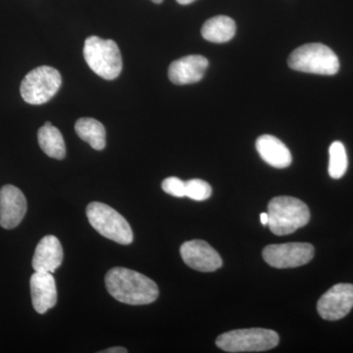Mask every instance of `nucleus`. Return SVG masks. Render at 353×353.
I'll use <instances>...</instances> for the list:
<instances>
[{"instance_id":"obj_10","label":"nucleus","mask_w":353,"mask_h":353,"mask_svg":"<svg viewBox=\"0 0 353 353\" xmlns=\"http://www.w3.org/2000/svg\"><path fill=\"white\" fill-rule=\"evenodd\" d=\"M181 256L188 266L199 272H214L222 267L219 253L206 241L192 240L183 243Z\"/></svg>"},{"instance_id":"obj_3","label":"nucleus","mask_w":353,"mask_h":353,"mask_svg":"<svg viewBox=\"0 0 353 353\" xmlns=\"http://www.w3.org/2000/svg\"><path fill=\"white\" fill-rule=\"evenodd\" d=\"M83 57L90 68L105 80H114L122 72V55L112 39L90 37L85 41Z\"/></svg>"},{"instance_id":"obj_14","label":"nucleus","mask_w":353,"mask_h":353,"mask_svg":"<svg viewBox=\"0 0 353 353\" xmlns=\"http://www.w3.org/2000/svg\"><path fill=\"white\" fill-rule=\"evenodd\" d=\"M63 261V248L54 236H46L38 243L32 257V268L36 272L53 273Z\"/></svg>"},{"instance_id":"obj_12","label":"nucleus","mask_w":353,"mask_h":353,"mask_svg":"<svg viewBox=\"0 0 353 353\" xmlns=\"http://www.w3.org/2000/svg\"><path fill=\"white\" fill-rule=\"evenodd\" d=\"M32 306L39 314H44L57 303L54 278L50 272H34L30 280Z\"/></svg>"},{"instance_id":"obj_25","label":"nucleus","mask_w":353,"mask_h":353,"mask_svg":"<svg viewBox=\"0 0 353 353\" xmlns=\"http://www.w3.org/2000/svg\"><path fill=\"white\" fill-rule=\"evenodd\" d=\"M152 1L154 2V3H161L162 1H163V0H152Z\"/></svg>"},{"instance_id":"obj_22","label":"nucleus","mask_w":353,"mask_h":353,"mask_svg":"<svg viewBox=\"0 0 353 353\" xmlns=\"http://www.w3.org/2000/svg\"><path fill=\"white\" fill-rule=\"evenodd\" d=\"M102 353H127L128 350L125 347H110L106 350H102V352H99Z\"/></svg>"},{"instance_id":"obj_4","label":"nucleus","mask_w":353,"mask_h":353,"mask_svg":"<svg viewBox=\"0 0 353 353\" xmlns=\"http://www.w3.org/2000/svg\"><path fill=\"white\" fill-rule=\"evenodd\" d=\"M290 68L304 73L332 76L340 70V61L331 48L322 43H307L292 51Z\"/></svg>"},{"instance_id":"obj_9","label":"nucleus","mask_w":353,"mask_h":353,"mask_svg":"<svg viewBox=\"0 0 353 353\" xmlns=\"http://www.w3.org/2000/svg\"><path fill=\"white\" fill-rule=\"evenodd\" d=\"M353 307V285L338 284L325 292L317 303L323 319L336 321L345 317Z\"/></svg>"},{"instance_id":"obj_15","label":"nucleus","mask_w":353,"mask_h":353,"mask_svg":"<svg viewBox=\"0 0 353 353\" xmlns=\"http://www.w3.org/2000/svg\"><path fill=\"white\" fill-rule=\"evenodd\" d=\"M256 150L260 157L274 168L284 169L292 164V153L289 148L271 134H263L257 139Z\"/></svg>"},{"instance_id":"obj_23","label":"nucleus","mask_w":353,"mask_h":353,"mask_svg":"<svg viewBox=\"0 0 353 353\" xmlns=\"http://www.w3.org/2000/svg\"><path fill=\"white\" fill-rule=\"evenodd\" d=\"M260 221H261L262 225H264V226H266V225H268V222H269L268 213H261V215H260Z\"/></svg>"},{"instance_id":"obj_20","label":"nucleus","mask_w":353,"mask_h":353,"mask_svg":"<svg viewBox=\"0 0 353 353\" xmlns=\"http://www.w3.org/2000/svg\"><path fill=\"white\" fill-rule=\"evenodd\" d=\"M212 194V188L205 181L192 179L185 182V196L192 201H206Z\"/></svg>"},{"instance_id":"obj_24","label":"nucleus","mask_w":353,"mask_h":353,"mask_svg":"<svg viewBox=\"0 0 353 353\" xmlns=\"http://www.w3.org/2000/svg\"><path fill=\"white\" fill-rule=\"evenodd\" d=\"M176 1L182 4V6H187V4L192 3V2L196 1V0H176Z\"/></svg>"},{"instance_id":"obj_8","label":"nucleus","mask_w":353,"mask_h":353,"mask_svg":"<svg viewBox=\"0 0 353 353\" xmlns=\"http://www.w3.org/2000/svg\"><path fill=\"white\" fill-rule=\"evenodd\" d=\"M263 259L274 268H296L307 264L314 256V248L307 243L271 245L264 248Z\"/></svg>"},{"instance_id":"obj_19","label":"nucleus","mask_w":353,"mask_h":353,"mask_svg":"<svg viewBox=\"0 0 353 353\" xmlns=\"http://www.w3.org/2000/svg\"><path fill=\"white\" fill-rule=\"evenodd\" d=\"M329 175L333 179H341L347 170V150L341 141H334L329 148Z\"/></svg>"},{"instance_id":"obj_16","label":"nucleus","mask_w":353,"mask_h":353,"mask_svg":"<svg viewBox=\"0 0 353 353\" xmlns=\"http://www.w3.org/2000/svg\"><path fill=\"white\" fill-rule=\"evenodd\" d=\"M236 23L228 16H215L202 26L203 39L211 43H223L231 41L236 34Z\"/></svg>"},{"instance_id":"obj_11","label":"nucleus","mask_w":353,"mask_h":353,"mask_svg":"<svg viewBox=\"0 0 353 353\" xmlns=\"http://www.w3.org/2000/svg\"><path fill=\"white\" fill-rule=\"evenodd\" d=\"M27 199L18 188L6 185L0 190V226L12 230L24 219Z\"/></svg>"},{"instance_id":"obj_2","label":"nucleus","mask_w":353,"mask_h":353,"mask_svg":"<svg viewBox=\"0 0 353 353\" xmlns=\"http://www.w3.org/2000/svg\"><path fill=\"white\" fill-rule=\"evenodd\" d=\"M270 231L276 236L294 233L308 224L310 211L301 199L292 196H277L268 204Z\"/></svg>"},{"instance_id":"obj_21","label":"nucleus","mask_w":353,"mask_h":353,"mask_svg":"<svg viewBox=\"0 0 353 353\" xmlns=\"http://www.w3.org/2000/svg\"><path fill=\"white\" fill-rule=\"evenodd\" d=\"M162 190L172 196L183 197L185 196V182L176 176H169L162 182Z\"/></svg>"},{"instance_id":"obj_7","label":"nucleus","mask_w":353,"mask_h":353,"mask_svg":"<svg viewBox=\"0 0 353 353\" xmlns=\"http://www.w3.org/2000/svg\"><path fill=\"white\" fill-rule=\"evenodd\" d=\"M62 85L59 72L53 67L41 66L32 70L21 83L23 99L32 105H41L50 101Z\"/></svg>"},{"instance_id":"obj_17","label":"nucleus","mask_w":353,"mask_h":353,"mask_svg":"<svg viewBox=\"0 0 353 353\" xmlns=\"http://www.w3.org/2000/svg\"><path fill=\"white\" fill-rule=\"evenodd\" d=\"M77 134L95 150H104L106 145L105 128L94 118H81L76 122Z\"/></svg>"},{"instance_id":"obj_5","label":"nucleus","mask_w":353,"mask_h":353,"mask_svg":"<svg viewBox=\"0 0 353 353\" xmlns=\"http://www.w3.org/2000/svg\"><path fill=\"white\" fill-rule=\"evenodd\" d=\"M278 334L269 329L234 330L218 336L216 345L227 352H261L278 345Z\"/></svg>"},{"instance_id":"obj_1","label":"nucleus","mask_w":353,"mask_h":353,"mask_svg":"<svg viewBox=\"0 0 353 353\" xmlns=\"http://www.w3.org/2000/svg\"><path fill=\"white\" fill-rule=\"evenodd\" d=\"M109 294L122 303L145 305L157 301L159 290L154 282L139 272L116 267L105 276Z\"/></svg>"},{"instance_id":"obj_13","label":"nucleus","mask_w":353,"mask_h":353,"mask_svg":"<svg viewBox=\"0 0 353 353\" xmlns=\"http://www.w3.org/2000/svg\"><path fill=\"white\" fill-rule=\"evenodd\" d=\"M208 60L201 55H189L172 62L168 70L169 79L175 85H190L203 78Z\"/></svg>"},{"instance_id":"obj_6","label":"nucleus","mask_w":353,"mask_h":353,"mask_svg":"<svg viewBox=\"0 0 353 353\" xmlns=\"http://www.w3.org/2000/svg\"><path fill=\"white\" fill-rule=\"evenodd\" d=\"M87 216L92 227L104 238L123 245L132 243L131 226L115 209L101 202H92L88 205Z\"/></svg>"},{"instance_id":"obj_18","label":"nucleus","mask_w":353,"mask_h":353,"mask_svg":"<svg viewBox=\"0 0 353 353\" xmlns=\"http://www.w3.org/2000/svg\"><path fill=\"white\" fill-rule=\"evenodd\" d=\"M39 145L46 155L55 159H63L66 155L63 136L52 125H43L38 132Z\"/></svg>"}]
</instances>
